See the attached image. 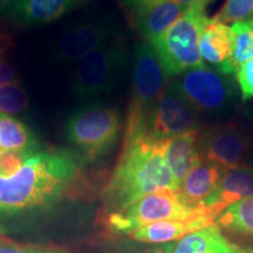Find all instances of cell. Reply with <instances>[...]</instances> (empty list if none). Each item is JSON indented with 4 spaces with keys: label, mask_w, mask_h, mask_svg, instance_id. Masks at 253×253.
Listing matches in <instances>:
<instances>
[{
    "label": "cell",
    "mask_w": 253,
    "mask_h": 253,
    "mask_svg": "<svg viewBox=\"0 0 253 253\" xmlns=\"http://www.w3.org/2000/svg\"><path fill=\"white\" fill-rule=\"evenodd\" d=\"M172 243H168V244H163L160 246H154V248H149L145 249L143 251H141L140 253H171L172 248H173Z\"/></svg>",
    "instance_id": "obj_32"
},
{
    "label": "cell",
    "mask_w": 253,
    "mask_h": 253,
    "mask_svg": "<svg viewBox=\"0 0 253 253\" xmlns=\"http://www.w3.org/2000/svg\"><path fill=\"white\" fill-rule=\"evenodd\" d=\"M36 145V136L24 122L0 113V148L2 150L32 153Z\"/></svg>",
    "instance_id": "obj_20"
},
{
    "label": "cell",
    "mask_w": 253,
    "mask_h": 253,
    "mask_svg": "<svg viewBox=\"0 0 253 253\" xmlns=\"http://www.w3.org/2000/svg\"><path fill=\"white\" fill-rule=\"evenodd\" d=\"M156 1H160V0H122L123 5H125L128 9H130L132 13L137 11V9Z\"/></svg>",
    "instance_id": "obj_30"
},
{
    "label": "cell",
    "mask_w": 253,
    "mask_h": 253,
    "mask_svg": "<svg viewBox=\"0 0 253 253\" xmlns=\"http://www.w3.org/2000/svg\"><path fill=\"white\" fill-rule=\"evenodd\" d=\"M212 225H216V220L210 217H198L189 220H160L142 226L128 236L136 242L168 244L182 239L188 233Z\"/></svg>",
    "instance_id": "obj_16"
},
{
    "label": "cell",
    "mask_w": 253,
    "mask_h": 253,
    "mask_svg": "<svg viewBox=\"0 0 253 253\" xmlns=\"http://www.w3.org/2000/svg\"><path fill=\"white\" fill-rule=\"evenodd\" d=\"M77 173V162L71 155L32 151L17 173L0 175V213H18L53 203Z\"/></svg>",
    "instance_id": "obj_2"
},
{
    "label": "cell",
    "mask_w": 253,
    "mask_h": 253,
    "mask_svg": "<svg viewBox=\"0 0 253 253\" xmlns=\"http://www.w3.org/2000/svg\"><path fill=\"white\" fill-rule=\"evenodd\" d=\"M236 78L243 102L253 97V58L237 69Z\"/></svg>",
    "instance_id": "obj_25"
},
{
    "label": "cell",
    "mask_w": 253,
    "mask_h": 253,
    "mask_svg": "<svg viewBox=\"0 0 253 253\" xmlns=\"http://www.w3.org/2000/svg\"><path fill=\"white\" fill-rule=\"evenodd\" d=\"M169 82V77L151 43L142 42L136 46L132 56L131 97L126 114L125 136L148 132L151 110Z\"/></svg>",
    "instance_id": "obj_4"
},
{
    "label": "cell",
    "mask_w": 253,
    "mask_h": 253,
    "mask_svg": "<svg viewBox=\"0 0 253 253\" xmlns=\"http://www.w3.org/2000/svg\"><path fill=\"white\" fill-rule=\"evenodd\" d=\"M209 18L203 7H190L162 37L151 42L169 78L203 66L199 40Z\"/></svg>",
    "instance_id": "obj_5"
},
{
    "label": "cell",
    "mask_w": 253,
    "mask_h": 253,
    "mask_svg": "<svg viewBox=\"0 0 253 253\" xmlns=\"http://www.w3.org/2000/svg\"><path fill=\"white\" fill-rule=\"evenodd\" d=\"M202 116L169 82L151 110L148 132L157 141L198 131L203 128Z\"/></svg>",
    "instance_id": "obj_10"
},
{
    "label": "cell",
    "mask_w": 253,
    "mask_h": 253,
    "mask_svg": "<svg viewBox=\"0 0 253 253\" xmlns=\"http://www.w3.org/2000/svg\"><path fill=\"white\" fill-rule=\"evenodd\" d=\"M163 190H179L164 158L163 141L148 132L125 137L121 156L102 192L106 213L118 212Z\"/></svg>",
    "instance_id": "obj_1"
},
{
    "label": "cell",
    "mask_w": 253,
    "mask_h": 253,
    "mask_svg": "<svg viewBox=\"0 0 253 253\" xmlns=\"http://www.w3.org/2000/svg\"><path fill=\"white\" fill-rule=\"evenodd\" d=\"M170 84L197 110L202 118H221L235 108L237 87L231 75L209 66L189 69Z\"/></svg>",
    "instance_id": "obj_6"
},
{
    "label": "cell",
    "mask_w": 253,
    "mask_h": 253,
    "mask_svg": "<svg viewBox=\"0 0 253 253\" xmlns=\"http://www.w3.org/2000/svg\"><path fill=\"white\" fill-rule=\"evenodd\" d=\"M224 170L216 164L203 161L188 173L179 186V194L186 205L198 208L213 194Z\"/></svg>",
    "instance_id": "obj_17"
},
{
    "label": "cell",
    "mask_w": 253,
    "mask_h": 253,
    "mask_svg": "<svg viewBox=\"0 0 253 253\" xmlns=\"http://www.w3.org/2000/svg\"><path fill=\"white\" fill-rule=\"evenodd\" d=\"M0 253H65L60 250L36 245H24L0 236Z\"/></svg>",
    "instance_id": "obj_27"
},
{
    "label": "cell",
    "mask_w": 253,
    "mask_h": 253,
    "mask_svg": "<svg viewBox=\"0 0 253 253\" xmlns=\"http://www.w3.org/2000/svg\"><path fill=\"white\" fill-rule=\"evenodd\" d=\"M186 11L185 6L172 0H160L137 9L132 14L141 36L151 43L162 37Z\"/></svg>",
    "instance_id": "obj_14"
},
{
    "label": "cell",
    "mask_w": 253,
    "mask_h": 253,
    "mask_svg": "<svg viewBox=\"0 0 253 253\" xmlns=\"http://www.w3.org/2000/svg\"><path fill=\"white\" fill-rule=\"evenodd\" d=\"M79 0H14L12 13L28 25H43L58 20Z\"/></svg>",
    "instance_id": "obj_19"
},
{
    "label": "cell",
    "mask_w": 253,
    "mask_h": 253,
    "mask_svg": "<svg viewBox=\"0 0 253 253\" xmlns=\"http://www.w3.org/2000/svg\"><path fill=\"white\" fill-rule=\"evenodd\" d=\"M13 46V37L7 31L0 27V59H4V55L8 49Z\"/></svg>",
    "instance_id": "obj_29"
},
{
    "label": "cell",
    "mask_w": 253,
    "mask_h": 253,
    "mask_svg": "<svg viewBox=\"0 0 253 253\" xmlns=\"http://www.w3.org/2000/svg\"><path fill=\"white\" fill-rule=\"evenodd\" d=\"M171 253H248L221 235L217 225L188 233L173 245Z\"/></svg>",
    "instance_id": "obj_18"
},
{
    "label": "cell",
    "mask_w": 253,
    "mask_h": 253,
    "mask_svg": "<svg viewBox=\"0 0 253 253\" xmlns=\"http://www.w3.org/2000/svg\"><path fill=\"white\" fill-rule=\"evenodd\" d=\"M252 118H253V110H252Z\"/></svg>",
    "instance_id": "obj_36"
},
{
    "label": "cell",
    "mask_w": 253,
    "mask_h": 253,
    "mask_svg": "<svg viewBox=\"0 0 253 253\" xmlns=\"http://www.w3.org/2000/svg\"><path fill=\"white\" fill-rule=\"evenodd\" d=\"M2 153H4V150H2V149H1V148H0V156H1V155H2Z\"/></svg>",
    "instance_id": "obj_34"
},
{
    "label": "cell",
    "mask_w": 253,
    "mask_h": 253,
    "mask_svg": "<svg viewBox=\"0 0 253 253\" xmlns=\"http://www.w3.org/2000/svg\"><path fill=\"white\" fill-rule=\"evenodd\" d=\"M30 104L28 95L20 82L0 86V113L5 115H18L26 112Z\"/></svg>",
    "instance_id": "obj_23"
},
{
    "label": "cell",
    "mask_w": 253,
    "mask_h": 253,
    "mask_svg": "<svg viewBox=\"0 0 253 253\" xmlns=\"http://www.w3.org/2000/svg\"><path fill=\"white\" fill-rule=\"evenodd\" d=\"M14 0H0V17L12 11Z\"/></svg>",
    "instance_id": "obj_33"
},
{
    "label": "cell",
    "mask_w": 253,
    "mask_h": 253,
    "mask_svg": "<svg viewBox=\"0 0 253 253\" xmlns=\"http://www.w3.org/2000/svg\"><path fill=\"white\" fill-rule=\"evenodd\" d=\"M17 69L12 63L0 59V86L17 81Z\"/></svg>",
    "instance_id": "obj_28"
},
{
    "label": "cell",
    "mask_w": 253,
    "mask_h": 253,
    "mask_svg": "<svg viewBox=\"0 0 253 253\" xmlns=\"http://www.w3.org/2000/svg\"><path fill=\"white\" fill-rule=\"evenodd\" d=\"M235 47V34L231 26L209 19L202 32L199 40V50L202 59L214 69L226 75V68Z\"/></svg>",
    "instance_id": "obj_15"
},
{
    "label": "cell",
    "mask_w": 253,
    "mask_h": 253,
    "mask_svg": "<svg viewBox=\"0 0 253 253\" xmlns=\"http://www.w3.org/2000/svg\"><path fill=\"white\" fill-rule=\"evenodd\" d=\"M235 34L233 54L227 65L226 75L235 74L240 66L253 58V25L251 20L238 21L231 26Z\"/></svg>",
    "instance_id": "obj_22"
},
{
    "label": "cell",
    "mask_w": 253,
    "mask_h": 253,
    "mask_svg": "<svg viewBox=\"0 0 253 253\" xmlns=\"http://www.w3.org/2000/svg\"><path fill=\"white\" fill-rule=\"evenodd\" d=\"M223 24H235L253 19V0H226L212 18Z\"/></svg>",
    "instance_id": "obj_24"
},
{
    "label": "cell",
    "mask_w": 253,
    "mask_h": 253,
    "mask_svg": "<svg viewBox=\"0 0 253 253\" xmlns=\"http://www.w3.org/2000/svg\"><path fill=\"white\" fill-rule=\"evenodd\" d=\"M121 129L119 109L102 102L84 104L66 122L67 140L88 162L108 154L118 142Z\"/></svg>",
    "instance_id": "obj_3"
},
{
    "label": "cell",
    "mask_w": 253,
    "mask_h": 253,
    "mask_svg": "<svg viewBox=\"0 0 253 253\" xmlns=\"http://www.w3.org/2000/svg\"><path fill=\"white\" fill-rule=\"evenodd\" d=\"M249 197H253V167L244 164L226 170L213 194L199 207L216 219L231 204Z\"/></svg>",
    "instance_id": "obj_12"
},
{
    "label": "cell",
    "mask_w": 253,
    "mask_h": 253,
    "mask_svg": "<svg viewBox=\"0 0 253 253\" xmlns=\"http://www.w3.org/2000/svg\"><path fill=\"white\" fill-rule=\"evenodd\" d=\"M28 154L20 151H4L0 156V175L9 177L17 173L26 160Z\"/></svg>",
    "instance_id": "obj_26"
},
{
    "label": "cell",
    "mask_w": 253,
    "mask_h": 253,
    "mask_svg": "<svg viewBox=\"0 0 253 253\" xmlns=\"http://www.w3.org/2000/svg\"><path fill=\"white\" fill-rule=\"evenodd\" d=\"M198 217L213 218L203 207L195 209L186 205L179 191L163 190L143 196L121 211L108 213L106 224L110 232L129 235L155 221L189 220Z\"/></svg>",
    "instance_id": "obj_7"
},
{
    "label": "cell",
    "mask_w": 253,
    "mask_h": 253,
    "mask_svg": "<svg viewBox=\"0 0 253 253\" xmlns=\"http://www.w3.org/2000/svg\"><path fill=\"white\" fill-rule=\"evenodd\" d=\"M128 61L121 36H115L78 62L72 78V90L80 99H93L109 93L118 84Z\"/></svg>",
    "instance_id": "obj_8"
},
{
    "label": "cell",
    "mask_w": 253,
    "mask_h": 253,
    "mask_svg": "<svg viewBox=\"0 0 253 253\" xmlns=\"http://www.w3.org/2000/svg\"><path fill=\"white\" fill-rule=\"evenodd\" d=\"M251 21H252V25H253V19H251Z\"/></svg>",
    "instance_id": "obj_35"
},
{
    "label": "cell",
    "mask_w": 253,
    "mask_h": 253,
    "mask_svg": "<svg viewBox=\"0 0 253 253\" xmlns=\"http://www.w3.org/2000/svg\"><path fill=\"white\" fill-rule=\"evenodd\" d=\"M216 223L227 231L253 236V197L231 204L216 218Z\"/></svg>",
    "instance_id": "obj_21"
},
{
    "label": "cell",
    "mask_w": 253,
    "mask_h": 253,
    "mask_svg": "<svg viewBox=\"0 0 253 253\" xmlns=\"http://www.w3.org/2000/svg\"><path fill=\"white\" fill-rule=\"evenodd\" d=\"M199 131H190L163 140L164 158L179 186L188 173L204 161L199 149Z\"/></svg>",
    "instance_id": "obj_13"
},
{
    "label": "cell",
    "mask_w": 253,
    "mask_h": 253,
    "mask_svg": "<svg viewBox=\"0 0 253 253\" xmlns=\"http://www.w3.org/2000/svg\"><path fill=\"white\" fill-rule=\"evenodd\" d=\"M199 149L204 161L224 171L244 166L253 151V129L240 121L205 126L199 131Z\"/></svg>",
    "instance_id": "obj_9"
},
{
    "label": "cell",
    "mask_w": 253,
    "mask_h": 253,
    "mask_svg": "<svg viewBox=\"0 0 253 253\" xmlns=\"http://www.w3.org/2000/svg\"><path fill=\"white\" fill-rule=\"evenodd\" d=\"M172 1H175V2H177V4H179L182 6H185L186 8H190V7L205 8V6H207L209 2L211 1V0H172Z\"/></svg>",
    "instance_id": "obj_31"
},
{
    "label": "cell",
    "mask_w": 253,
    "mask_h": 253,
    "mask_svg": "<svg viewBox=\"0 0 253 253\" xmlns=\"http://www.w3.org/2000/svg\"><path fill=\"white\" fill-rule=\"evenodd\" d=\"M115 26L108 19H94L75 25L63 34L56 45L60 62H77L115 37Z\"/></svg>",
    "instance_id": "obj_11"
}]
</instances>
